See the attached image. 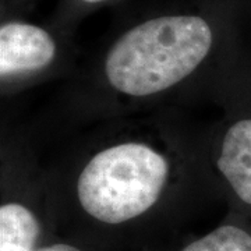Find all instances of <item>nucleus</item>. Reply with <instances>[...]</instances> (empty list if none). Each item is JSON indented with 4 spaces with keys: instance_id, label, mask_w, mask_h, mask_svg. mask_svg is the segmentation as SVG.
Masks as SVG:
<instances>
[{
    "instance_id": "1",
    "label": "nucleus",
    "mask_w": 251,
    "mask_h": 251,
    "mask_svg": "<svg viewBox=\"0 0 251 251\" xmlns=\"http://www.w3.org/2000/svg\"><path fill=\"white\" fill-rule=\"evenodd\" d=\"M184 166L161 133H117L94 145L69 190L74 234L109 246L151 226L179 194Z\"/></svg>"
},
{
    "instance_id": "2",
    "label": "nucleus",
    "mask_w": 251,
    "mask_h": 251,
    "mask_svg": "<svg viewBox=\"0 0 251 251\" xmlns=\"http://www.w3.org/2000/svg\"><path fill=\"white\" fill-rule=\"evenodd\" d=\"M216 32L194 13H172L144 20L109 46L99 82L126 102L159 99L184 87L212 57Z\"/></svg>"
},
{
    "instance_id": "3",
    "label": "nucleus",
    "mask_w": 251,
    "mask_h": 251,
    "mask_svg": "<svg viewBox=\"0 0 251 251\" xmlns=\"http://www.w3.org/2000/svg\"><path fill=\"white\" fill-rule=\"evenodd\" d=\"M211 163L232 212L251 222V103L236 109L219 126L211 147Z\"/></svg>"
},
{
    "instance_id": "4",
    "label": "nucleus",
    "mask_w": 251,
    "mask_h": 251,
    "mask_svg": "<svg viewBox=\"0 0 251 251\" xmlns=\"http://www.w3.org/2000/svg\"><path fill=\"white\" fill-rule=\"evenodd\" d=\"M57 57V41L44 27L21 20L1 24L0 80L3 91L17 90L46 75Z\"/></svg>"
},
{
    "instance_id": "5",
    "label": "nucleus",
    "mask_w": 251,
    "mask_h": 251,
    "mask_svg": "<svg viewBox=\"0 0 251 251\" xmlns=\"http://www.w3.org/2000/svg\"><path fill=\"white\" fill-rule=\"evenodd\" d=\"M56 212L50 204L28 193L3 190L0 204V251H36L54 233Z\"/></svg>"
},
{
    "instance_id": "6",
    "label": "nucleus",
    "mask_w": 251,
    "mask_h": 251,
    "mask_svg": "<svg viewBox=\"0 0 251 251\" xmlns=\"http://www.w3.org/2000/svg\"><path fill=\"white\" fill-rule=\"evenodd\" d=\"M176 251H251V222L230 212L225 221Z\"/></svg>"
},
{
    "instance_id": "7",
    "label": "nucleus",
    "mask_w": 251,
    "mask_h": 251,
    "mask_svg": "<svg viewBox=\"0 0 251 251\" xmlns=\"http://www.w3.org/2000/svg\"><path fill=\"white\" fill-rule=\"evenodd\" d=\"M106 244L94 242L90 239L70 234V236H53L50 240L42 244L36 251H105Z\"/></svg>"
},
{
    "instance_id": "8",
    "label": "nucleus",
    "mask_w": 251,
    "mask_h": 251,
    "mask_svg": "<svg viewBox=\"0 0 251 251\" xmlns=\"http://www.w3.org/2000/svg\"><path fill=\"white\" fill-rule=\"evenodd\" d=\"M84 4H88V6H95V4H100V3H105V1H109V0H78Z\"/></svg>"
}]
</instances>
